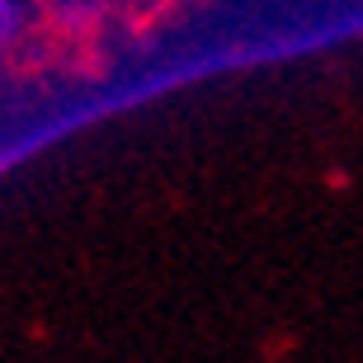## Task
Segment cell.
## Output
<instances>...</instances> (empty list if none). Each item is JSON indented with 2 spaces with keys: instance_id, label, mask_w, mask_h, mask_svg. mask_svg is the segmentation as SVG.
Returning a JSON list of instances; mask_svg holds the SVG:
<instances>
[{
  "instance_id": "1",
  "label": "cell",
  "mask_w": 363,
  "mask_h": 363,
  "mask_svg": "<svg viewBox=\"0 0 363 363\" xmlns=\"http://www.w3.org/2000/svg\"><path fill=\"white\" fill-rule=\"evenodd\" d=\"M24 0H0V52L10 48L19 33H24Z\"/></svg>"
}]
</instances>
